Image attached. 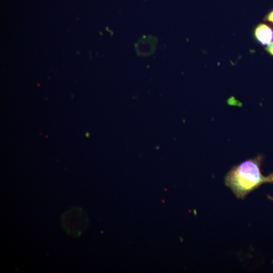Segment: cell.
<instances>
[{
  "label": "cell",
  "mask_w": 273,
  "mask_h": 273,
  "mask_svg": "<svg viewBox=\"0 0 273 273\" xmlns=\"http://www.w3.org/2000/svg\"><path fill=\"white\" fill-rule=\"evenodd\" d=\"M263 157L258 155L234 166L227 173L224 183L239 199L265 183H273V173L263 175L260 169Z\"/></svg>",
  "instance_id": "obj_1"
},
{
  "label": "cell",
  "mask_w": 273,
  "mask_h": 273,
  "mask_svg": "<svg viewBox=\"0 0 273 273\" xmlns=\"http://www.w3.org/2000/svg\"><path fill=\"white\" fill-rule=\"evenodd\" d=\"M87 223L85 214L78 207L70 208L62 215V228L68 235L73 237L80 236L86 230Z\"/></svg>",
  "instance_id": "obj_2"
},
{
  "label": "cell",
  "mask_w": 273,
  "mask_h": 273,
  "mask_svg": "<svg viewBox=\"0 0 273 273\" xmlns=\"http://www.w3.org/2000/svg\"><path fill=\"white\" fill-rule=\"evenodd\" d=\"M157 43L156 37L151 35H144L135 44L137 54L147 57L152 55L155 51Z\"/></svg>",
  "instance_id": "obj_3"
},
{
  "label": "cell",
  "mask_w": 273,
  "mask_h": 273,
  "mask_svg": "<svg viewBox=\"0 0 273 273\" xmlns=\"http://www.w3.org/2000/svg\"><path fill=\"white\" fill-rule=\"evenodd\" d=\"M255 36L263 45H268L273 40V30L265 24H259L255 29Z\"/></svg>",
  "instance_id": "obj_4"
},
{
  "label": "cell",
  "mask_w": 273,
  "mask_h": 273,
  "mask_svg": "<svg viewBox=\"0 0 273 273\" xmlns=\"http://www.w3.org/2000/svg\"><path fill=\"white\" fill-rule=\"evenodd\" d=\"M265 19L267 21L273 23V10L270 11L266 16Z\"/></svg>",
  "instance_id": "obj_5"
},
{
  "label": "cell",
  "mask_w": 273,
  "mask_h": 273,
  "mask_svg": "<svg viewBox=\"0 0 273 273\" xmlns=\"http://www.w3.org/2000/svg\"><path fill=\"white\" fill-rule=\"evenodd\" d=\"M266 50L273 56V42L267 45Z\"/></svg>",
  "instance_id": "obj_6"
},
{
  "label": "cell",
  "mask_w": 273,
  "mask_h": 273,
  "mask_svg": "<svg viewBox=\"0 0 273 273\" xmlns=\"http://www.w3.org/2000/svg\"><path fill=\"white\" fill-rule=\"evenodd\" d=\"M267 198H268V199H270V200H271L273 201V197L268 195V196H267Z\"/></svg>",
  "instance_id": "obj_7"
}]
</instances>
